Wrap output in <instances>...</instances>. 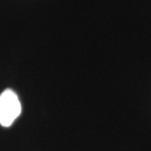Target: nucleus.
I'll return each instance as SVG.
<instances>
[{
  "mask_svg": "<svg viewBox=\"0 0 151 151\" xmlns=\"http://www.w3.org/2000/svg\"><path fill=\"white\" fill-rule=\"evenodd\" d=\"M22 112V105L18 95L12 89H5L0 94V124L10 127Z\"/></svg>",
  "mask_w": 151,
  "mask_h": 151,
  "instance_id": "obj_1",
  "label": "nucleus"
}]
</instances>
